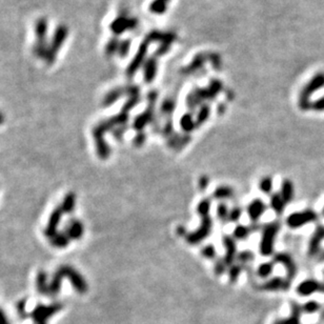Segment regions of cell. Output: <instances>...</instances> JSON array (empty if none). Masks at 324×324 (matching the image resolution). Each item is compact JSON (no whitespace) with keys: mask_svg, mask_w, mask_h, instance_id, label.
I'll use <instances>...</instances> for the list:
<instances>
[{"mask_svg":"<svg viewBox=\"0 0 324 324\" xmlns=\"http://www.w3.org/2000/svg\"><path fill=\"white\" fill-rule=\"evenodd\" d=\"M69 36V28L64 24H60L56 27V30L53 34L51 41L47 45L46 54L44 56L43 60L47 65H52L55 63L57 55H58L61 47L63 46L64 42L66 41V38Z\"/></svg>","mask_w":324,"mask_h":324,"instance_id":"cell-1","label":"cell"},{"mask_svg":"<svg viewBox=\"0 0 324 324\" xmlns=\"http://www.w3.org/2000/svg\"><path fill=\"white\" fill-rule=\"evenodd\" d=\"M280 228L281 223L278 220H275L263 225L261 240L259 243V251L263 257L274 255L276 238H277Z\"/></svg>","mask_w":324,"mask_h":324,"instance_id":"cell-2","label":"cell"},{"mask_svg":"<svg viewBox=\"0 0 324 324\" xmlns=\"http://www.w3.org/2000/svg\"><path fill=\"white\" fill-rule=\"evenodd\" d=\"M36 41L33 47V54L38 58L43 59L47 50V31H49V22L44 17L38 18L34 25Z\"/></svg>","mask_w":324,"mask_h":324,"instance_id":"cell-3","label":"cell"},{"mask_svg":"<svg viewBox=\"0 0 324 324\" xmlns=\"http://www.w3.org/2000/svg\"><path fill=\"white\" fill-rule=\"evenodd\" d=\"M200 218H201V223H200L199 227L196 228L195 231L188 233L185 237V241L190 245L200 244L204 239H206V238L212 233V230H213L212 217L207 215V216H203Z\"/></svg>","mask_w":324,"mask_h":324,"instance_id":"cell-4","label":"cell"},{"mask_svg":"<svg viewBox=\"0 0 324 324\" xmlns=\"http://www.w3.org/2000/svg\"><path fill=\"white\" fill-rule=\"evenodd\" d=\"M318 220V214L311 208L304 209L301 212H295L291 214L285 222L291 228H299L309 223L316 222Z\"/></svg>","mask_w":324,"mask_h":324,"instance_id":"cell-5","label":"cell"},{"mask_svg":"<svg viewBox=\"0 0 324 324\" xmlns=\"http://www.w3.org/2000/svg\"><path fill=\"white\" fill-rule=\"evenodd\" d=\"M60 273L62 274L63 278H69L73 285V288L75 291L79 293V294H85L89 290V285L85 281V279L82 277V275L79 274L75 269H73L72 266L69 265H62L61 268L58 269Z\"/></svg>","mask_w":324,"mask_h":324,"instance_id":"cell-6","label":"cell"},{"mask_svg":"<svg viewBox=\"0 0 324 324\" xmlns=\"http://www.w3.org/2000/svg\"><path fill=\"white\" fill-rule=\"evenodd\" d=\"M63 309V306L61 303H53L51 306H43V304H39L37 306L33 312L30 314V317L36 322V323H45L47 319H50L56 313H58Z\"/></svg>","mask_w":324,"mask_h":324,"instance_id":"cell-7","label":"cell"},{"mask_svg":"<svg viewBox=\"0 0 324 324\" xmlns=\"http://www.w3.org/2000/svg\"><path fill=\"white\" fill-rule=\"evenodd\" d=\"M322 87H324V74H319L309 83L308 87L301 93L299 106L302 110L306 111L311 109V102H310L311 95L318 91L319 89H321Z\"/></svg>","mask_w":324,"mask_h":324,"instance_id":"cell-8","label":"cell"},{"mask_svg":"<svg viewBox=\"0 0 324 324\" xmlns=\"http://www.w3.org/2000/svg\"><path fill=\"white\" fill-rule=\"evenodd\" d=\"M273 261L275 263H279L284 266V269L287 270V278L291 281L296 277L298 268L297 264L293 259V257L287 253H276L273 255Z\"/></svg>","mask_w":324,"mask_h":324,"instance_id":"cell-9","label":"cell"},{"mask_svg":"<svg viewBox=\"0 0 324 324\" xmlns=\"http://www.w3.org/2000/svg\"><path fill=\"white\" fill-rule=\"evenodd\" d=\"M292 287V281L288 278H282L277 276V277H273L268 281L263 282L260 285V290L264 292H285L289 291Z\"/></svg>","mask_w":324,"mask_h":324,"instance_id":"cell-10","label":"cell"},{"mask_svg":"<svg viewBox=\"0 0 324 324\" xmlns=\"http://www.w3.org/2000/svg\"><path fill=\"white\" fill-rule=\"evenodd\" d=\"M296 291L300 296H311L314 293H324V283L315 279H307L298 285Z\"/></svg>","mask_w":324,"mask_h":324,"instance_id":"cell-11","label":"cell"},{"mask_svg":"<svg viewBox=\"0 0 324 324\" xmlns=\"http://www.w3.org/2000/svg\"><path fill=\"white\" fill-rule=\"evenodd\" d=\"M324 241V225H318L312 235L309 242V256L316 257L321 251V244Z\"/></svg>","mask_w":324,"mask_h":324,"instance_id":"cell-12","label":"cell"},{"mask_svg":"<svg viewBox=\"0 0 324 324\" xmlns=\"http://www.w3.org/2000/svg\"><path fill=\"white\" fill-rule=\"evenodd\" d=\"M268 209V205L261 199H254L246 207L247 215H249L252 222H258L259 219Z\"/></svg>","mask_w":324,"mask_h":324,"instance_id":"cell-13","label":"cell"},{"mask_svg":"<svg viewBox=\"0 0 324 324\" xmlns=\"http://www.w3.org/2000/svg\"><path fill=\"white\" fill-rule=\"evenodd\" d=\"M222 243L225 247V256H224V262L230 268L231 265L234 264V261L237 258V244L234 237L231 236H224L222 238Z\"/></svg>","mask_w":324,"mask_h":324,"instance_id":"cell-14","label":"cell"},{"mask_svg":"<svg viewBox=\"0 0 324 324\" xmlns=\"http://www.w3.org/2000/svg\"><path fill=\"white\" fill-rule=\"evenodd\" d=\"M84 226L83 223L77 219H72V220L65 226L64 234L68 236L71 240H79L83 236Z\"/></svg>","mask_w":324,"mask_h":324,"instance_id":"cell-15","label":"cell"},{"mask_svg":"<svg viewBox=\"0 0 324 324\" xmlns=\"http://www.w3.org/2000/svg\"><path fill=\"white\" fill-rule=\"evenodd\" d=\"M62 214H64V213L62 212V209H61L60 206L54 209L50 219H49V223H47V226L44 230V235L46 237L52 238L53 236H55L57 234L56 233L57 226H58V224H59V221H60V219L62 217Z\"/></svg>","mask_w":324,"mask_h":324,"instance_id":"cell-16","label":"cell"},{"mask_svg":"<svg viewBox=\"0 0 324 324\" xmlns=\"http://www.w3.org/2000/svg\"><path fill=\"white\" fill-rule=\"evenodd\" d=\"M190 142L189 135H177L174 134L171 135L169 138H167V146L169 149H173L176 151H179L186 147Z\"/></svg>","mask_w":324,"mask_h":324,"instance_id":"cell-17","label":"cell"},{"mask_svg":"<svg viewBox=\"0 0 324 324\" xmlns=\"http://www.w3.org/2000/svg\"><path fill=\"white\" fill-rule=\"evenodd\" d=\"M280 195L283 198L285 203H291L294 200L295 196V189H294V184L290 179H285L283 180V182L280 187Z\"/></svg>","mask_w":324,"mask_h":324,"instance_id":"cell-18","label":"cell"},{"mask_svg":"<svg viewBox=\"0 0 324 324\" xmlns=\"http://www.w3.org/2000/svg\"><path fill=\"white\" fill-rule=\"evenodd\" d=\"M285 201L283 200V198L281 197L280 193H275L271 196L270 198V206L272 207L273 211L277 214L278 216L282 215L284 209H285Z\"/></svg>","mask_w":324,"mask_h":324,"instance_id":"cell-19","label":"cell"},{"mask_svg":"<svg viewBox=\"0 0 324 324\" xmlns=\"http://www.w3.org/2000/svg\"><path fill=\"white\" fill-rule=\"evenodd\" d=\"M291 317L288 319L281 320V324H300V317L302 313V308L298 303L292 302L291 307Z\"/></svg>","mask_w":324,"mask_h":324,"instance_id":"cell-20","label":"cell"},{"mask_svg":"<svg viewBox=\"0 0 324 324\" xmlns=\"http://www.w3.org/2000/svg\"><path fill=\"white\" fill-rule=\"evenodd\" d=\"M234 189L231 186L227 185H220L218 186L213 193V197L219 201H223V200L231 199L234 197Z\"/></svg>","mask_w":324,"mask_h":324,"instance_id":"cell-21","label":"cell"},{"mask_svg":"<svg viewBox=\"0 0 324 324\" xmlns=\"http://www.w3.org/2000/svg\"><path fill=\"white\" fill-rule=\"evenodd\" d=\"M47 276L43 271H40L36 278V287L37 291L41 295H49V285L47 284Z\"/></svg>","mask_w":324,"mask_h":324,"instance_id":"cell-22","label":"cell"},{"mask_svg":"<svg viewBox=\"0 0 324 324\" xmlns=\"http://www.w3.org/2000/svg\"><path fill=\"white\" fill-rule=\"evenodd\" d=\"M75 204H76V195L74 193H69L64 197L60 207L64 214H71L75 209Z\"/></svg>","mask_w":324,"mask_h":324,"instance_id":"cell-23","label":"cell"},{"mask_svg":"<svg viewBox=\"0 0 324 324\" xmlns=\"http://www.w3.org/2000/svg\"><path fill=\"white\" fill-rule=\"evenodd\" d=\"M251 234H252V232L250 230V226H246V225H243V224H239V225H237L234 228L233 237H234L235 240L242 241V240L247 239V237H249Z\"/></svg>","mask_w":324,"mask_h":324,"instance_id":"cell-24","label":"cell"},{"mask_svg":"<svg viewBox=\"0 0 324 324\" xmlns=\"http://www.w3.org/2000/svg\"><path fill=\"white\" fill-rule=\"evenodd\" d=\"M50 241L53 246L58 247V249H64V247L69 245L71 239L64 233H62V234L57 233L55 236H53L51 238Z\"/></svg>","mask_w":324,"mask_h":324,"instance_id":"cell-25","label":"cell"},{"mask_svg":"<svg viewBox=\"0 0 324 324\" xmlns=\"http://www.w3.org/2000/svg\"><path fill=\"white\" fill-rule=\"evenodd\" d=\"M274 269H275V262L274 261L261 263L258 266V269H257V275H258L259 277L262 278V279L269 278L270 276L272 275Z\"/></svg>","mask_w":324,"mask_h":324,"instance_id":"cell-26","label":"cell"},{"mask_svg":"<svg viewBox=\"0 0 324 324\" xmlns=\"http://www.w3.org/2000/svg\"><path fill=\"white\" fill-rule=\"evenodd\" d=\"M243 270V265L240 263H234L228 268V279L231 283H236L238 278L240 277V275Z\"/></svg>","mask_w":324,"mask_h":324,"instance_id":"cell-27","label":"cell"},{"mask_svg":"<svg viewBox=\"0 0 324 324\" xmlns=\"http://www.w3.org/2000/svg\"><path fill=\"white\" fill-rule=\"evenodd\" d=\"M151 119H152V115H151L150 112H146L145 114H142V115H140L139 117H137L135 119V122H134L135 130H137L138 132H141L142 130L145 129V127L147 125H149V122L151 121Z\"/></svg>","mask_w":324,"mask_h":324,"instance_id":"cell-28","label":"cell"},{"mask_svg":"<svg viewBox=\"0 0 324 324\" xmlns=\"http://www.w3.org/2000/svg\"><path fill=\"white\" fill-rule=\"evenodd\" d=\"M216 214L217 218L220 220L221 222L225 223L228 222V216H230V209H228L227 205L225 202H220L217 206L216 209Z\"/></svg>","mask_w":324,"mask_h":324,"instance_id":"cell-29","label":"cell"},{"mask_svg":"<svg viewBox=\"0 0 324 324\" xmlns=\"http://www.w3.org/2000/svg\"><path fill=\"white\" fill-rule=\"evenodd\" d=\"M274 182H273V178L270 176H265L261 178L260 182H259V189L265 195H270L273 190Z\"/></svg>","mask_w":324,"mask_h":324,"instance_id":"cell-30","label":"cell"},{"mask_svg":"<svg viewBox=\"0 0 324 324\" xmlns=\"http://www.w3.org/2000/svg\"><path fill=\"white\" fill-rule=\"evenodd\" d=\"M211 199L205 198L202 199L201 201H200L197 205V213L199 214L200 217H203V216H207L209 215V211H211Z\"/></svg>","mask_w":324,"mask_h":324,"instance_id":"cell-31","label":"cell"},{"mask_svg":"<svg viewBox=\"0 0 324 324\" xmlns=\"http://www.w3.org/2000/svg\"><path fill=\"white\" fill-rule=\"evenodd\" d=\"M180 126L184 133H190L197 128L196 122H194L193 118L189 115H184L182 117V119H181V121H180Z\"/></svg>","mask_w":324,"mask_h":324,"instance_id":"cell-32","label":"cell"},{"mask_svg":"<svg viewBox=\"0 0 324 324\" xmlns=\"http://www.w3.org/2000/svg\"><path fill=\"white\" fill-rule=\"evenodd\" d=\"M254 258H255V255L252 251H242L237 255L236 260L238 261V263H240L241 265H244L246 263L252 262L254 260Z\"/></svg>","mask_w":324,"mask_h":324,"instance_id":"cell-33","label":"cell"},{"mask_svg":"<svg viewBox=\"0 0 324 324\" xmlns=\"http://www.w3.org/2000/svg\"><path fill=\"white\" fill-rule=\"evenodd\" d=\"M243 209L240 206H234L230 211V216H228V222L236 223L240 220L242 217Z\"/></svg>","mask_w":324,"mask_h":324,"instance_id":"cell-34","label":"cell"},{"mask_svg":"<svg viewBox=\"0 0 324 324\" xmlns=\"http://www.w3.org/2000/svg\"><path fill=\"white\" fill-rule=\"evenodd\" d=\"M201 255L204 257V258H206V259L214 260L216 258V255H217L215 246L212 245V244L205 245L204 247H202Z\"/></svg>","mask_w":324,"mask_h":324,"instance_id":"cell-35","label":"cell"},{"mask_svg":"<svg viewBox=\"0 0 324 324\" xmlns=\"http://www.w3.org/2000/svg\"><path fill=\"white\" fill-rule=\"evenodd\" d=\"M228 266L226 265V263L224 262L223 259H218L216 262H215V265H214V272L217 276H221L225 273V271L227 270Z\"/></svg>","mask_w":324,"mask_h":324,"instance_id":"cell-36","label":"cell"},{"mask_svg":"<svg viewBox=\"0 0 324 324\" xmlns=\"http://www.w3.org/2000/svg\"><path fill=\"white\" fill-rule=\"evenodd\" d=\"M320 310V304L316 301H309L308 303L304 304L302 307V311L303 312H307L309 314H313V313H316Z\"/></svg>","mask_w":324,"mask_h":324,"instance_id":"cell-37","label":"cell"},{"mask_svg":"<svg viewBox=\"0 0 324 324\" xmlns=\"http://www.w3.org/2000/svg\"><path fill=\"white\" fill-rule=\"evenodd\" d=\"M16 309H17L18 316L20 317L21 319H25L26 317L30 316V315H27L26 311H25V309H26V300L25 299H22V300L19 301L17 303V308Z\"/></svg>","mask_w":324,"mask_h":324,"instance_id":"cell-38","label":"cell"},{"mask_svg":"<svg viewBox=\"0 0 324 324\" xmlns=\"http://www.w3.org/2000/svg\"><path fill=\"white\" fill-rule=\"evenodd\" d=\"M208 115H209V110L207 108H204L201 110V112H200V114L198 115V118H197V121H196V127H200V126H202L203 123L206 121V119L208 118Z\"/></svg>","mask_w":324,"mask_h":324,"instance_id":"cell-39","label":"cell"},{"mask_svg":"<svg viewBox=\"0 0 324 324\" xmlns=\"http://www.w3.org/2000/svg\"><path fill=\"white\" fill-rule=\"evenodd\" d=\"M146 141H147V136L144 132H139L138 134L135 136L134 140H133V144H134V146L136 148H141L142 146H144L146 144Z\"/></svg>","mask_w":324,"mask_h":324,"instance_id":"cell-40","label":"cell"},{"mask_svg":"<svg viewBox=\"0 0 324 324\" xmlns=\"http://www.w3.org/2000/svg\"><path fill=\"white\" fill-rule=\"evenodd\" d=\"M209 184V179L207 176H202V177H200L199 181H198V186L200 188V190H202V192H204V190L207 188Z\"/></svg>","mask_w":324,"mask_h":324,"instance_id":"cell-41","label":"cell"},{"mask_svg":"<svg viewBox=\"0 0 324 324\" xmlns=\"http://www.w3.org/2000/svg\"><path fill=\"white\" fill-rule=\"evenodd\" d=\"M311 109L315 110V111H318V112L324 111V97H322V98L318 99L317 101L312 103L311 104Z\"/></svg>","mask_w":324,"mask_h":324,"instance_id":"cell-42","label":"cell"},{"mask_svg":"<svg viewBox=\"0 0 324 324\" xmlns=\"http://www.w3.org/2000/svg\"><path fill=\"white\" fill-rule=\"evenodd\" d=\"M162 134H163L165 137L169 138L173 134V125L170 122H168L167 125L163 128V131H162Z\"/></svg>","mask_w":324,"mask_h":324,"instance_id":"cell-43","label":"cell"},{"mask_svg":"<svg viewBox=\"0 0 324 324\" xmlns=\"http://www.w3.org/2000/svg\"><path fill=\"white\" fill-rule=\"evenodd\" d=\"M125 132H126L125 128H117V129H114L112 131L114 137H115L117 140H120L122 138L123 134H125Z\"/></svg>","mask_w":324,"mask_h":324,"instance_id":"cell-44","label":"cell"},{"mask_svg":"<svg viewBox=\"0 0 324 324\" xmlns=\"http://www.w3.org/2000/svg\"><path fill=\"white\" fill-rule=\"evenodd\" d=\"M176 233H177L178 236H181V237H186V235L188 234V233L186 232V228H185L183 225L178 226V227H177Z\"/></svg>","mask_w":324,"mask_h":324,"instance_id":"cell-45","label":"cell"},{"mask_svg":"<svg viewBox=\"0 0 324 324\" xmlns=\"http://www.w3.org/2000/svg\"><path fill=\"white\" fill-rule=\"evenodd\" d=\"M0 324H9L4 315V313L1 310H0Z\"/></svg>","mask_w":324,"mask_h":324,"instance_id":"cell-46","label":"cell"},{"mask_svg":"<svg viewBox=\"0 0 324 324\" xmlns=\"http://www.w3.org/2000/svg\"><path fill=\"white\" fill-rule=\"evenodd\" d=\"M3 122H4V116L2 115L1 113H0V126L3 125Z\"/></svg>","mask_w":324,"mask_h":324,"instance_id":"cell-47","label":"cell"},{"mask_svg":"<svg viewBox=\"0 0 324 324\" xmlns=\"http://www.w3.org/2000/svg\"><path fill=\"white\" fill-rule=\"evenodd\" d=\"M319 261H324V251L319 256Z\"/></svg>","mask_w":324,"mask_h":324,"instance_id":"cell-48","label":"cell"},{"mask_svg":"<svg viewBox=\"0 0 324 324\" xmlns=\"http://www.w3.org/2000/svg\"><path fill=\"white\" fill-rule=\"evenodd\" d=\"M274 324H281V320H277L276 322H274Z\"/></svg>","mask_w":324,"mask_h":324,"instance_id":"cell-49","label":"cell"},{"mask_svg":"<svg viewBox=\"0 0 324 324\" xmlns=\"http://www.w3.org/2000/svg\"><path fill=\"white\" fill-rule=\"evenodd\" d=\"M322 319H323V320H324V312H323V313H322Z\"/></svg>","mask_w":324,"mask_h":324,"instance_id":"cell-50","label":"cell"},{"mask_svg":"<svg viewBox=\"0 0 324 324\" xmlns=\"http://www.w3.org/2000/svg\"><path fill=\"white\" fill-rule=\"evenodd\" d=\"M323 215H324V208H323Z\"/></svg>","mask_w":324,"mask_h":324,"instance_id":"cell-51","label":"cell"},{"mask_svg":"<svg viewBox=\"0 0 324 324\" xmlns=\"http://www.w3.org/2000/svg\"><path fill=\"white\" fill-rule=\"evenodd\" d=\"M39 324H45V323H39Z\"/></svg>","mask_w":324,"mask_h":324,"instance_id":"cell-52","label":"cell"},{"mask_svg":"<svg viewBox=\"0 0 324 324\" xmlns=\"http://www.w3.org/2000/svg\"><path fill=\"white\" fill-rule=\"evenodd\" d=\"M323 274H324V272H323Z\"/></svg>","mask_w":324,"mask_h":324,"instance_id":"cell-53","label":"cell"}]
</instances>
